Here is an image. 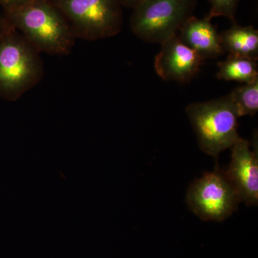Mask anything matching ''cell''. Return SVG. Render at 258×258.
<instances>
[{
	"instance_id": "9a60e30c",
	"label": "cell",
	"mask_w": 258,
	"mask_h": 258,
	"mask_svg": "<svg viewBox=\"0 0 258 258\" xmlns=\"http://www.w3.org/2000/svg\"><path fill=\"white\" fill-rule=\"evenodd\" d=\"M120 1L122 6L133 9L134 7L137 6L139 3H140L143 0H120Z\"/></svg>"
},
{
	"instance_id": "30bf717a",
	"label": "cell",
	"mask_w": 258,
	"mask_h": 258,
	"mask_svg": "<svg viewBox=\"0 0 258 258\" xmlns=\"http://www.w3.org/2000/svg\"><path fill=\"white\" fill-rule=\"evenodd\" d=\"M225 52L237 57L257 60L258 31L252 26H240L235 23L220 34Z\"/></svg>"
},
{
	"instance_id": "3957f363",
	"label": "cell",
	"mask_w": 258,
	"mask_h": 258,
	"mask_svg": "<svg viewBox=\"0 0 258 258\" xmlns=\"http://www.w3.org/2000/svg\"><path fill=\"white\" fill-rule=\"evenodd\" d=\"M202 151L214 157L238 140V114L230 95L186 108Z\"/></svg>"
},
{
	"instance_id": "7c38bea8",
	"label": "cell",
	"mask_w": 258,
	"mask_h": 258,
	"mask_svg": "<svg viewBox=\"0 0 258 258\" xmlns=\"http://www.w3.org/2000/svg\"><path fill=\"white\" fill-rule=\"evenodd\" d=\"M239 117L253 115L258 111V79L235 88L230 93Z\"/></svg>"
},
{
	"instance_id": "8992f818",
	"label": "cell",
	"mask_w": 258,
	"mask_h": 258,
	"mask_svg": "<svg viewBox=\"0 0 258 258\" xmlns=\"http://www.w3.org/2000/svg\"><path fill=\"white\" fill-rule=\"evenodd\" d=\"M240 203L225 173L218 169L195 180L186 195L188 206L202 220L220 222L233 213Z\"/></svg>"
},
{
	"instance_id": "5b68a950",
	"label": "cell",
	"mask_w": 258,
	"mask_h": 258,
	"mask_svg": "<svg viewBox=\"0 0 258 258\" xmlns=\"http://www.w3.org/2000/svg\"><path fill=\"white\" fill-rule=\"evenodd\" d=\"M197 3L198 0H143L133 8L131 29L144 41L163 43L177 35L192 16Z\"/></svg>"
},
{
	"instance_id": "8fae6325",
	"label": "cell",
	"mask_w": 258,
	"mask_h": 258,
	"mask_svg": "<svg viewBox=\"0 0 258 258\" xmlns=\"http://www.w3.org/2000/svg\"><path fill=\"white\" fill-rule=\"evenodd\" d=\"M217 78L226 81L248 83L258 79L257 60L229 55L217 63Z\"/></svg>"
},
{
	"instance_id": "4fadbf2b",
	"label": "cell",
	"mask_w": 258,
	"mask_h": 258,
	"mask_svg": "<svg viewBox=\"0 0 258 258\" xmlns=\"http://www.w3.org/2000/svg\"><path fill=\"white\" fill-rule=\"evenodd\" d=\"M211 5L207 18L212 20L217 17H225L235 23V15L240 0H208Z\"/></svg>"
},
{
	"instance_id": "5bb4252c",
	"label": "cell",
	"mask_w": 258,
	"mask_h": 258,
	"mask_svg": "<svg viewBox=\"0 0 258 258\" xmlns=\"http://www.w3.org/2000/svg\"><path fill=\"white\" fill-rule=\"evenodd\" d=\"M31 0H0V6L3 7L5 10L12 9L16 8Z\"/></svg>"
},
{
	"instance_id": "277c9868",
	"label": "cell",
	"mask_w": 258,
	"mask_h": 258,
	"mask_svg": "<svg viewBox=\"0 0 258 258\" xmlns=\"http://www.w3.org/2000/svg\"><path fill=\"white\" fill-rule=\"evenodd\" d=\"M77 39L95 41L118 35L123 26L120 0H52Z\"/></svg>"
},
{
	"instance_id": "2e32d148",
	"label": "cell",
	"mask_w": 258,
	"mask_h": 258,
	"mask_svg": "<svg viewBox=\"0 0 258 258\" xmlns=\"http://www.w3.org/2000/svg\"><path fill=\"white\" fill-rule=\"evenodd\" d=\"M4 16H3V15H1V14H0V31H1L2 29H3V25H4Z\"/></svg>"
},
{
	"instance_id": "ba28073f",
	"label": "cell",
	"mask_w": 258,
	"mask_h": 258,
	"mask_svg": "<svg viewBox=\"0 0 258 258\" xmlns=\"http://www.w3.org/2000/svg\"><path fill=\"white\" fill-rule=\"evenodd\" d=\"M161 45L154 60V69L161 79L186 83L198 75L205 60L181 42L177 35Z\"/></svg>"
},
{
	"instance_id": "52a82bcc",
	"label": "cell",
	"mask_w": 258,
	"mask_h": 258,
	"mask_svg": "<svg viewBox=\"0 0 258 258\" xmlns=\"http://www.w3.org/2000/svg\"><path fill=\"white\" fill-rule=\"evenodd\" d=\"M231 149V162L224 173L235 189L240 202H243L247 206H255L258 203L257 139L252 150L249 142L240 137Z\"/></svg>"
},
{
	"instance_id": "7a4b0ae2",
	"label": "cell",
	"mask_w": 258,
	"mask_h": 258,
	"mask_svg": "<svg viewBox=\"0 0 258 258\" xmlns=\"http://www.w3.org/2000/svg\"><path fill=\"white\" fill-rule=\"evenodd\" d=\"M40 53L5 19L0 31V97L17 101L42 81Z\"/></svg>"
},
{
	"instance_id": "6da1fadb",
	"label": "cell",
	"mask_w": 258,
	"mask_h": 258,
	"mask_svg": "<svg viewBox=\"0 0 258 258\" xmlns=\"http://www.w3.org/2000/svg\"><path fill=\"white\" fill-rule=\"evenodd\" d=\"M3 16L40 52L69 55L77 40L52 0H31L5 10Z\"/></svg>"
},
{
	"instance_id": "9c48e42d",
	"label": "cell",
	"mask_w": 258,
	"mask_h": 258,
	"mask_svg": "<svg viewBox=\"0 0 258 258\" xmlns=\"http://www.w3.org/2000/svg\"><path fill=\"white\" fill-rule=\"evenodd\" d=\"M207 17L191 16L180 28L177 35L181 42L195 50L204 60L217 58L225 53L220 34Z\"/></svg>"
}]
</instances>
